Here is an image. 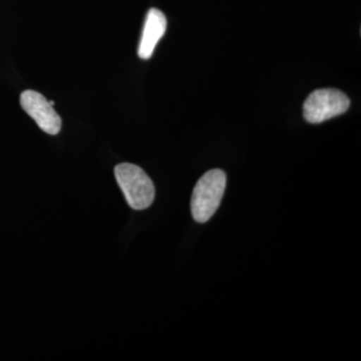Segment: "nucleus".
<instances>
[{
  "instance_id": "7ed1b4c3",
  "label": "nucleus",
  "mask_w": 361,
  "mask_h": 361,
  "mask_svg": "<svg viewBox=\"0 0 361 361\" xmlns=\"http://www.w3.org/2000/svg\"><path fill=\"white\" fill-rule=\"evenodd\" d=\"M350 99L336 89L316 90L303 104L304 118L310 123H320L348 111Z\"/></svg>"
},
{
  "instance_id": "20e7f679",
  "label": "nucleus",
  "mask_w": 361,
  "mask_h": 361,
  "mask_svg": "<svg viewBox=\"0 0 361 361\" xmlns=\"http://www.w3.org/2000/svg\"><path fill=\"white\" fill-rule=\"evenodd\" d=\"M20 104L44 132L59 134L61 129V116L42 94L35 90H25L20 96Z\"/></svg>"
},
{
  "instance_id": "f03ea898",
  "label": "nucleus",
  "mask_w": 361,
  "mask_h": 361,
  "mask_svg": "<svg viewBox=\"0 0 361 361\" xmlns=\"http://www.w3.org/2000/svg\"><path fill=\"white\" fill-rule=\"evenodd\" d=\"M115 175L130 208L145 210L152 205L155 199V186L142 168L134 164H118Z\"/></svg>"
},
{
  "instance_id": "39448f33",
  "label": "nucleus",
  "mask_w": 361,
  "mask_h": 361,
  "mask_svg": "<svg viewBox=\"0 0 361 361\" xmlns=\"http://www.w3.org/2000/svg\"><path fill=\"white\" fill-rule=\"evenodd\" d=\"M167 30V18L165 14L157 8H151L147 14L140 40L137 54L142 59H149L153 56L157 44L165 35Z\"/></svg>"
},
{
  "instance_id": "f257e3e1",
  "label": "nucleus",
  "mask_w": 361,
  "mask_h": 361,
  "mask_svg": "<svg viewBox=\"0 0 361 361\" xmlns=\"http://www.w3.org/2000/svg\"><path fill=\"white\" fill-rule=\"evenodd\" d=\"M226 182L227 177L219 169L202 176L192 195L191 211L195 221L206 223L213 217L224 196Z\"/></svg>"
}]
</instances>
